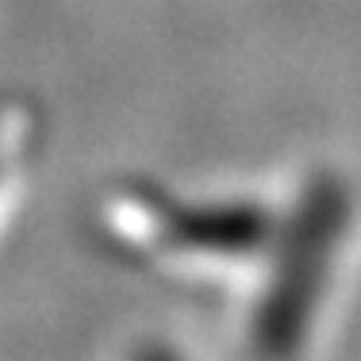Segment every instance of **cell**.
Returning <instances> with one entry per match:
<instances>
[{
  "label": "cell",
  "instance_id": "obj_1",
  "mask_svg": "<svg viewBox=\"0 0 361 361\" xmlns=\"http://www.w3.org/2000/svg\"><path fill=\"white\" fill-rule=\"evenodd\" d=\"M92 227L123 265L216 304L246 361H319L361 273V188L338 166L231 185L123 177Z\"/></svg>",
  "mask_w": 361,
  "mask_h": 361
},
{
  "label": "cell",
  "instance_id": "obj_3",
  "mask_svg": "<svg viewBox=\"0 0 361 361\" xmlns=\"http://www.w3.org/2000/svg\"><path fill=\"white\" fill-rule=\"evenodd\" d=\"M111 361H208L196 354L180 334L166 331V326H142L119 338V346L111 350Z\"/></svg>",
  "mask_w": 361,
  "mask_h": 361
},
{
  "label": "cell",
  "instance_id": "obj_2",
  "mask_svg": "<svg viewBox=\"0 0 361 361\" xmlns=\"http://www.w3.org/2000/svg\"><path fill=\"white\" fill-rule=\"evenodd\" d=\"M42 154V119L31 100L0 97V235L23 208Z\"/></svg>",
  "mask_w": 361,
  "mask_h": 361
}]
</instances>
